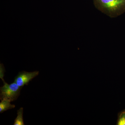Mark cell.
<instances>
[{"mask_svg":"<svg viewBox=\"0 0 125 125\" xmlns=\"http://www.w3.org/2000/svg\"><path fill=\"white\" fill-rule=\"evenodd\" d=\"M124 113H125V112H124Z\"/></svg>","mask_w":125,"mask_h":125,"instance_id":"obj_8","label":"cell"},{"mask_svg":"<svg viewBox=\"0 0 125 125\" xmlns=\"http://www.w3.org/2000/svg\"><path fill=\"white\" fill-rule=\"evenodd\" d=\"M5 72V67L2 64H0V78L2 80L3 82L5 81L4 80V79Z\"/></svg>","mask_w":125,"mask_h":125,"instance_id":"obj_7","label":"cell"},{"mask_svg":"<svg viewBox=\"0 0 125 125\" xmlns=\"http://www.w3.org/2000/svg\"><path fill=\"white\" fill-rule=\"evenodd\" d=\"M10 101L3 100L0 103V113H1L9 109H13L15 107L14 105H11Z\"/></svg>","mask_w":125,"mask_h":125,"instance_id":"obj_4","label":"cell"},{"mask_svg":"<svg viewBox=\"0 0 125 125\" xmlns=\"http://www.w3.org/2000/svg\"><path fill=\"white\" fill-rule=\"evenodd\" d=\"M18 115L16 118L15 120L14 125H24L23 115V107L21 108L18 110Z\"/></svg>","mask_w":125,"mask_h":125,"instance_id":"obj_5","label":"cell"},{"mask_svg":"<svg viewBox=\"0 0 125 125\" xmlns=\"http://www.w3.org/2000/svg\"><path fill=\"white\" fill-rule=\"evenodd\" d=\"M95 7L110 18H116L125 12V0H94Z\"/></svg>","mask_w":125,"mask_h":125,"instance_id":"obj_1","label":"cell"},{"mask_svg":"<svg viewBox=\"0 0 125 125\" xmlns=\"http://www.w3.org/2000/svg\"><path fill=\"white\" fill-rule=\"evenodd\" d=\"M117 125H125V113H122L118 120Z\"/></svg>","mask_w":125,"mask_h":125,"instance_id":"obj_6","label":"cell"},{"mask_svg":"<svg viewBox=\"0 0 125 125\" xmlns=\"http://www.w3.org/2000/svg\"><path fill=\"white\" fill-rule=\"evenodd\" d=\"M39 74V72L38 71L32 72H21L15 77L14 82L20 87H23L24 85H28L31 80L38 75Z\"/></svg>","mask_w":125,"mask_h":125,"instance_id":"obj_3","label":"cell"},{"mask_svg":"<svg viewBox=\"0 0 125 125\" xmlns=\"http://www.w3.org/2000/svg\"><path fill=\"white\" fill-rule=\"evenodd\" d=\"M4 85L0 88V99L1 101L8 100L10 102L15 101L18 99L22 87L14 83L8 84L5 81L3 82Z\"/></svg>","mask_w":125,"mask_h":125,"instance_id":"obj_2","label":"cell"}]
</instances>
